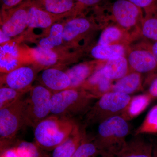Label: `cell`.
Masks as SVG:
<instances>
[{"mask_svg":"<svg viewBox=\"0 0 157 157\" xmlns=\"http://www.w3.org/2000/svg\"><path fill=\"white\" fill-rule=\"evenodd\" d=\"M95 99L81 87L70 88L54 93L51 99V114L72 119L86 114Z\"/></svg>","mask_w":157,"mask_h":157,"instance_id":"1","label":"cell"},{"mask_svg":"<svg viewBox=\"0 0 157 157\" xmlns=\"http://www.w3.org/2000/svg\"><path fill=\"white\" fill-rule=\"evenodd\" d=\"M76 124L73 119L51 114L34 128L35 143L41 149L53 151L69 137Z\"/></svg>","mask_w":157,"mask_h":157,"instance_id":"2","label":"cell"},{"mask_svg":"<svg viewBox=\"0 0 157 157\" xmlns=\"http://www.w3.org/2000/svg\"><path fill=\"white\" fill-rule=\"evenodd\" d=\"M129 131L127 121L121 115L108 118L99 124L95 142L103 157H112L120 151L126 142Z\"/></svg>","mask_w":157,"mask_h":157,"instance_id":"3","label":"cell"},{"mask_svg":"<svg viewBox=\"0 0 157 157\" xmlns=\"http://www.w3.org/2000/svg\"><path fill=\"white\" fill-rule=\"evenodd\" d=\"M129 95L110 91L98 99L86 113V125L99 123L108 118L121 115L131 99Z\"/></svg>","mask_w":157,"mask_h":157,"instance_id":"4","label":"cell"},{"mask_svg":"<svg viewBox=\"0 0 157 157\" xmlns=\"http://www.w3.org/2000/svg\"><path fill=\"white\" fill-rule=\"evenodd\" d=\"M25 100V124L34 128L51 114V99L52 93L41 85L31 87Z\"/></svg>","mask_w":157,"mask_h":157,"instance_id":"5","label":"cell"},{"mask_svg":"<svg viewBox=\"0 0 157 157\" xmlns=\"http://www.w3.org/2000/svg\"><path fill=\"white\" fill-rule=\"evenodd\" d=\"M25 100L0 109V139L1 150L6 149L25 126L24 117Z\"/></svg>","mask_w":157,"mask_h":157,"instance_id":"6","label":"cell"},{"mask_svg":"<svg viewBox=\"0 0 157 157\" xmlns=\"http://www.w3.org/2000/svg\"><path fill=\"white\" fill-rule=\"evenodd\" d=\"M106 9L111 17L124 28H132L143 19L141 9L128 0H116Z\"/></svg>","mask_w":157,"mask_h":157,"instance_id":"7","label":"cell"},{"mask_svg":"<svg viewBox=\"0 0 157 157\" xmlns=\"http://www.w3.org/2000/svg\"><path fill=\"white\" fill-rule=\"evenodd\" d=\"M36 70L28 66H21L1 77V86L29 91L36 78Z\"/></svg>","mask_w":157,"mask_h":157,"instance_id":"8","label":"cell"},{"mask_svg":"<svg viewBox=\"0 0 157 157\" xmlns=\"http://www.w3.org/2000/svg\"><path fill=\"white\" fill-rule=\"evenodd\" d=\"M29 3L22 4L15 8L3 23L1 30L9 37L16 36L27 27V12Z\"/></svg>","mask_w":157,"mask_h":157,"instance_id":"9","label":"cell"},{"mask_svg":"<svg viewBox=\"0 0 157 157\" xmlns=\"http://www.w3.org/2000/svg\"><path fill=\"white\" fill-rule=\"evenodd\" d=\"M41 81L52 94L70 88L71 81L66 71L55 68L45 69L41 74Z\"/></svg>","mask_w":157,"mask_h":157,"instance_id":"10","label":"cell"},{"mask_svg":"<svg viewBox=\"0 0 157 157\" xmlns=\"http://www.w3.org/2000/svg\"><path fill=\"white\" fill-rule=\"evenodd\" d=\"M128 61L134 72L139 73H150L157 67V62L150 50L132 51L129 54Z\"/></svg>","mask_w":157,"mask_h":157,"instance_id":"11","label":"cell"},{"mask_svg":"<svg viewBox=\"0 0 157 157\" xmlns=\"http://www.w3.org/2000/svg\"><path fill=\"white\" fill-rule=\"evenodd\" d=\"M112 81L104 76L101 67L96 70L80 87L94 98L99 99L106 93L111 91Z\"/></svg>","mask_w":157,"mask_h":157,"instance_id":"12","label":"cell"},{"mask_svg":"<svg viewBox=\"0 0 157 157\" xmlns=\"http://www.w3.org/2000/svg\"><path fill=\"white\" fill-rule=\"evenodd\" d=\"M33 4L50 14L63 16L83 8L75 0H33Z\"/></svg>","mask_w":157,"mask_h":157,"instance_id":"13","label":"cell"},{"mask_svg":"<svg viewBox=\"0 0 157 157\" xmlns=\"http://www.w3.org/2000/svg\"><path fill=\"white\" fill-rule=\"evenodd\" d=\"M85 136L84 132L77 124L69 137L52 152V157H71L81 144Z\"/></svg>","mask_w":157,"mask_h":157,"instance_id":"14","label":"cell"},{"mask_svg":"<svg viewBox=\"0 0 157 157\" xmlns=\"http://www.w3.org/2000/svg\"><path fill=\"white\" fill-rule=\"evenodd\" d=\"M53 15L33 3H29L27 12V27L31 28H48L53 23Z\"/></svg>","mask_w":157,"mask_h":157,"instance_id":"15","label":"cell"},{"mask_svg":"<svg viewBox=\"0 0 157 157\" xmlns=\"http://www.w3.org/2000/svg\"><path fill=\"white\" fill-rule=\"evenodd\" d=\"M19 58V52L16 45L6 43L1 46L0 68L1 73H9L21 67Z\"/></svg>","mask_w":157,"mask_h":157,"instance_id":"16","label":"cell"},{"mask_svg":"<svg viewBox=\"0 0 157 157\" xmlns=\"http://www.w3.org/2000/svg\"><path fill=\"white\" fill-rule=\"evenodd\" d=\"M112 157H153L150 144L140 139L126 142L120 151Z\"/></svg>","mask_w":157,"mask_h":157,"instance_id":"17","label":"cell"},{"mask_svg":"<svg viewBox=\"0 0 157 157\" xmlns=\"http://www.w3.org/2000/svg\"><path fill=\"white\" fill-rule=\"evenodd\" d=\"M129 66L128 59L121 56L108 60L101 68L105 77L112 80H118L129 73Z\"/></svg>","mask_w":157,"mask_h":157,"instance_id":"18","label":"cell"},{"mask_svg":"<svg viewBox=\"0 0 157 157\" xmlns=\"http://www.w3.org/2000/svg\"><path fill=\"white\" fill-rule=\"evenodd\" d=\"M153 99L149 94L132 97L121 116L126 121L135 118L145 110Z\"/></svg>","mask_w":157,"mask_h":157,"instance_id":"19","label":"cell"},{"mask_svg":"<svg viewBox=\"0 0 157 157\" xmlns=\"http://www.w3.org/2000/svg\"><path fill=\"white\" fill-rule=\"evenodd\" d=\"M90 26L89 21L83 17L70 20L63 26V41L70 42L88 30Z\"/></svg>","mask_w":157,"mask_h":157,"instance_id":"20","label":"cell"},{"mask_svg":"<svg viewBox=\"0 0 157 157\" xmlns=\"http://www.w3.org/2000/svg\"><path fill=\"white\" fill-rule=\"evenodd\" d=\"M144 10L145 14L141 21V33L145 38L157 42V3Z\"/></svg>","mask_w":157,"mask_h":157,"instance_id":"21","label":"cell"},{"mask_svg":"<svg viewBox=\"0 0 157 157\" xmlns=\"http://www.w3.org/2000/svg\"><path fill=\"white\" fill-rule=\"evenodd\" d=\"M141 86L140 73L133 71L117 80L112 86L111 91L117 92L129 95L139 90Z\"/></svg>","mask_w":157,"mask_h":157,"instance_id":"22","label":"cell"},{"mask_svg":"<svg viewBox=\"0 0 157 157\" xmlns=\"http://www.w3.org/2000/svg\"><path fill=\"white\" fill-rule=\"evenodd\" d=\"M94 70L91 65L80 64L66 71L71 81L70 88L80 87L95 72Z\"/></svg>","mask_w":157,"mask_h":157,"instance_id":"23","label":"cell"},{"mask_svg":"<svg viewBox=\"0 0 157 157\" xmlns=\"http://www.w3.org/2000/svg\"><path fill=\"white\" fill-rule=\"evenodd\" d=\"M125 50L123 46L119 44L108 45H98L91 50L92 56L95 59L100 60H108L124 56Z\"/></svg>","mask_w":157,"mask_h":157,"instance_id":"24","label":"cell"},{"mask_svg":"<svg viewBox=\"0 0 157 157\" xmlns=\"http://www.w3.org/2000/svg\"><path fill=\"white\" fill-rule=\"evenodd\" d=\"M32 54L34 60L41 67L49 68L57 62V55L52 49L37 46L32 49Z\"/></svg>","mask_w":157,"mask_h":157,"instance_id":"25","label":"cell"},{"mask_svg":"<svg viewBox=\"0 0 157 157\" xmlns=\"http://www.w3.org/2000/svg\"><path fill=\"white\" fill-rule=\"evenodd\" d=\"M63 26L61 24H55L51 26L48 36L41 39L39 46L45 48L52 49L62 44L63 39Z\"/></svg>","mask_w":157,"mask_h":157,"instance_id":"26","label":"cell"},{"mask_svg":"<svg viewBox=\"0 0 157 157\" xmlns=\"http://www.w3.org/2000/svg\"><path fill=\"white\" fill-rule=\"evenodd\" d=\"M29 91L14 89L7 86L0 88V109L10 106L23 98Z\"/></svg>","mask_w":157,"mask_h":157,"instance_id":"27","label":"cell"},{"mask_svg":"<svg viewBox=\"0 0 157 157\" xmlns=\"http://www.w3.org/2000/svg\"><path fill=\"white\" fill-rule=\"evenodd\" d=\"M103 157V153L94 141L88 140L85 136L82 142L71 157Z\"/></svg>","mask_w":157,"mask_h":157,"instance_id":"28","label":"cell"},{"mask_svg":"<svg viewBox=\"0 0 157 157\" xmlns=\"http://www.w3.org/2000/svg\"><path fill=\"white\" fill-rule=\"evenodd\" d=\"M157 133V105L149 110L143 122L136 131L137 135Z\"/></svg>","mask_w":157,"mask_h":157,"instance_id":"29","label":"cell"},{"mask_svg":"<svg viewBox=\"0 0 157 157\" xmlns=\"http://www.w3.org/2000/svg\"><path fill=\"white\" fill-rule=\"evenodd\" d=\"M14 147L19 157H44L36 143L21 141Z\"/></svg>","mask_w":157,"mask_h":157,"instance_id":"30","label":"cell"},{"mask_svg":"<svg viewBox=\"0 0 157 157\" xmlns=\"http://www.w3.org/2000/svg\"><path fill=\"white\" fill-rule=\"evenodd\" d=\"M121 31L118 28L110 26L105 29L100 36L98 45H110L113 42L117 41L122 36Z\"/></svg>","mask_w":157,"mask_h":157,"instance_id":"31","label":"cell"},{"mask_svg":"<svg viewBox=\"0 0 157 157\" xmlns=\"http://www.w3.org/2000/svg\"><path fill=\"white\" fill-rule=\"evenodd\" d=\"M141 9L145 10L157 3V0H128Z\"/></svg>","mask_w":157,"mask_h":157,"instance_id":"32","label":"cell"},{"mask_svg":"<svg viewBox=\"0 0 157 157\" xmlns=\"http://www.w3.org/2000/svg\"><path fill=\"white\" fill-rule=\"evenodd\" d=\"M23 0H1L4 10L13 9L20 4Z\"/></svg>","mask_w":157,"mask_h":157,"instance_id":"33","label":"cell"},{"mask_svg":"<svg viewBox=\"0 0 157 157\" xmlns=\"http://www.w3.org/2000/svg\"><path fill=\"white\" fill-rule=\"evenodd\" d=\"M75 1L79 5L84 7L98 6L104 0H75Z\"/></svg>","mask_w":157,"mask_h":157,"instance_id":"34","label":"cell"},{"mask_svg":"<svg viewBox=\"0 0 157 157\" xmlns=\"http://www.w3.org/2000/svg\"><path fill=\"white\" fill-rule=\"evenodd\" d=\"M1 157H19L15 147L7 148L3 151Z\"/></svg>","mask_w":157,"mask_h":157,"instance_id":"35","label":"cell"},{"mask_svg":"<svg viewBox=\"0 0 157 157\" xmlns=\"http://www.w3.org/2000/svg\"><path fill=\"white\" fill-rule=\"evenodd\" d=\"M148 94L153 98H157V78L154 80L151 85Z\"/></svg>","mask_w":157,"mask_h":157,"instance_id":"36","label":"cell"},{"mask_svg":"<svg viewBox=\"0 0 157 157\" xmlns=\"http://www.w3.org/2000/svg\"><path fill=\"white\" fill-rule=\"evenodd\" d=\"M11 39V37H9L8 35L2 32V30L0 31V42L1 44L3 43H7L9 42Z\"/></svg>","mask_w":157,"mask_h":157,"instance_id":"37","label":"cell"},{"mask_svg":"<svg viewBox=\"0 0 157 157\" xmlns=\"http://www.w3.org/2000/svg\"><path fill=\"white\" fill-rule=\"evenodd\" d=\"M157 63V42H155L151 45L150 49Z\"/></svg>","mask_w":157,"mask_h":157,"instance_id":"38","label":"cell"},{"mask_svg":"<svg viewBox=\"0 0 157 157\" xmlns=\"http://www.w3.org/2000/svg\"><path fill=\"white\" fill-rule=\"evenodd\" d=\"M153 157H157V150H155Z\"/></svg>","mask_w":157,"mask_h":157,"instance_id":"39","label":"cell"},{"mask_svg":"<svg viewBox=\"0 0 157 157\" xmlns=\"http://www.w3.org/2000/svg\"></svg>","mask_w":157,"mask_h":157,"instance_id":"40","label":"cell"}]
</instances>
